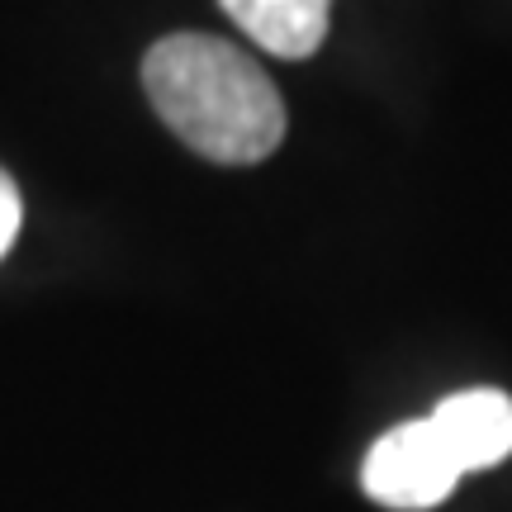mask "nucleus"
<instances>
[{
  "label": "nucleus",
  "instance_id": "nucleus-4",
  "mask_svg": "<svg viewBox=\"0 0 512 512\" xmlns=\"http://www.w3.org/2000/svg\"><path fill=\"white\" fill-rule=\"evenodd\" d=\"M223 15L275 57H309L328 38L332 0H219Z\"/></svg>",
  "mask_w": 512,
  "mask_h": 512
},
{
  "label": "nucleus",
  "instance_id": "nucleus-5",
  "mask_svg": "<svg viewBox=\"0 0 512 512\" xmlns=\"http://www.w3.org/2000/svg\"><path fill=\"white\" fill-rule=\"evenodd\" d=\"M19 223H24V204H19V185L0 171V256L10 252V242L19 238Z\"/></svg>",
  "mask_w": 512,
  "mask_h": 512
},
{
  "label": "nucleus",
  "instance_id": "nucleus-3",
  "mask_svg": "<svg viewBox=\"0 0 512 512\" xmlns=\"http://www.w3.org/2000/svg\"><path fill=\"white\" fill-rule=\"evenodd\" d=\"M427 422L437 427L460 475L489 470L503 456H512V399L503 389H460L451 399H441L427 413Z\"/></svg>",
  "mask_w": 512,
  "mask_h": 512
},
{
  "label": "nucleus",
  "instance_id": "nucleus-1",
  "mask_svg": "<svg viewBox=\"0 0 512 512\" xmlns=\"http://www.w3.org/2000/svg\"><path fill=\"white\" fill-rule=\"evenodd\" d=\"M143 91L162 124L209 162H266L285 138V100L275 81L228 38H157L143 57Z\"/></svg>",
  "mask_w": 512,
  "mask_h": 512
},
{
  "label": "nucleus",
  "instance_id": "nucleus-2",
  "mask_svg": "<svg viewBox=\"0 0 512 512\" xmlns=\"http://www.w3.org/2000/svg\"><path fill=\"white\" fill-rule=\"evenodd\" d=\"M456 479H460V465L451 460V451L441 446L437 427L427 418L389 427V432L370 446L366 470H361L366 494L375 498L380 508H394V512L437 508L441 498L456 489Z\"/></svg>",
  "mask_w": 512,
  "mask_h": 512
}]
</instances>
